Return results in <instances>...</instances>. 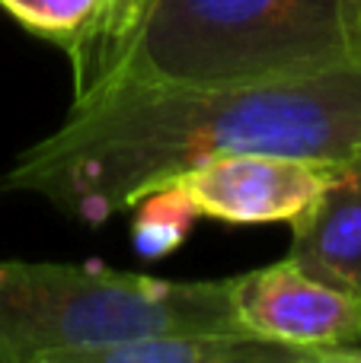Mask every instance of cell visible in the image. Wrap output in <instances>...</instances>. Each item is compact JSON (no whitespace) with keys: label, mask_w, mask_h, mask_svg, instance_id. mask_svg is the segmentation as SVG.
<instances>
[{"label":"cell","mask_w":361,"mask_h":363,"mask_svg":"<svg viewBox=\"0 0 361 363\" xmlns=\"http://www.w3.org/2000/svg\"><path fill=\"white\" fill-rule=\"evenodd\" d=\"M281 153L343 163L361 153V64L247 86L106 83L23 150L0 191L36 194L99 226L215 153Z\"/></svg>","instance_id":"6da1fadb"},{"label":"cell","mask_w":361,"mask_h":363,"mask_svg":"<svg viewBox=\"0 0 361 363\" xmlns=\"http://www.w3.org/2000/svg\"><path fill=\"white\" fill-rule=\"evenodd\" d=\"M345 64H361L349 0H153L93 86H247Z\"/></svg>","instance_id":"7a4b0ae2"},{"label":"cell","mask_w":361,"mask_h":363,"mask_svg":"<svg viewBox=\"0 0 361 363\" xmlns=\"http://www.w3.org/2000/svg\"><path fill=\"white\" fill-rule=\"evenodd\" d=\"M166 332H243L230 281L0 258V363H70L93 347Z\"/></svg>","instance_id":"3957f363"},{"label":"cell","mask_w":361,"mask_h":363,"mask_svg":"<svg viewBox=\"0 0 361 363\" xmlns=\"http://www.w3.org/2000/svg\"><path fill=\"white\" fill-rule=\"evenodd\" d=\"M227 281L237 325L247 335L307 351L313 363L326 351L361 345V294L307 274L291 258Z\"/></svg>","instance_id":"277c9868"},{"label":"cell","mask_w":361,"mask_h":363,"mask_svg":"<svg viewBox=\"0 0 361 363\" xmlns=\"http://www.w3.org/2000/svg\"><path fill=\"white\" fill-rule=\"evenodd\" d=\"M336 163L281 153H215L183 169L176 185L198 217L221 223H294L317 201Z\"/></svg>","instance_id":"5b68a950"},{"label":"cell","mask_w":361,"mask_h":363,"mask_svg":"<svg viewBox=\"0 0 361 363\" xmlns=\"http://www.w3.org/2000/svg\"><path fill=\"white\" fill-rule=\"evenodd\" d=\"M291 233L288 258L294 264L333 287L361 294V153L336 163Z\"/></svg>","instance_id":"8992f818"},{"label":"cell","mask_w":361,"mask_h":363,"mask_svg":"<svg viewBox=\"0 0 361 363\" xmlns=\"http://www.w3.org/2000/svg\"><path fill=\"white\" fill-rule=\"evenodd\" d=\"M70 363H313L307 351L243 332H166L77 354Z\"/></svg>","instance_id":"52a82bcc"},{"label":"cell","mask_w":361,"mask_h":363,"mask_svg":"<svg viewBox=\"0 0 361 363\" xmlns=\"http://www.w3.org/2000/svg\"><path fill=\"white\" fill-rule=\"evenodd\" d=\"M0 10L10 13L29 35L64 51L74 70V96L87 86L109 0H0Z\"/></svg>","instance_id":"ba28073f"},{"label":"cell","mask_w":361,"mask_h":363,"mask_svg":"<svg viewBox=\"0 0 361 363\" xmlns=\"http://www.w3.org/2000/svg\"><path fill=\"white\" fill-rule=\"evenodd\" d=\"M131 211L134 249L144 258H163L176 252L189 236L192 223L198 220V211L176 185H160L147 191L144 198L134 201Z\"/></svg>","instance_id":"9c48e42d"},{"label":"cell","mask_w":361,"mask_h":363,"mask_svg":"<svg viewBox=\"0 0 361 363\" xmlns=\"http://www.w3.org/2000/svg\"><path fill=\"white\" fill-rule=\"evenodd\" d=\"M151 4L153 0H109L106 23H102V35H99V45H96V57H93V70H90L87 86H93V83H99L102 77L112 74V67L128 51V45H131L134 32H138L144 13L151 10Z\"/></svg>","instance_id":"30bf717a"},{"label":"cell","mask_w":361,"mask_h":363,"mask_svg":"<svg viewBox=\"0 0 361 363\" xmlns=\"http://www.w3.org/2000/svg\"><path fill=\"white\" fill-rule=\"evenodd\" d=\"M320 363H361V345L339 347V351H326Z\"/></svg>","instance_id":"8fae6325"},{"label":"cell","mask_w":361,"mask_h":363,"mask_svg":"<svg viewBox=\"0 0 361 363\" xmlns=\"http://www.w3.org/2000/svg\"><path fill=\"white\" fill-rule=\"evenodd\" d=\"M352 4V19H355V38H358V57H361V0H349Z\"/></svg>","instance_id":"7c38bea8"}]
</instances>
